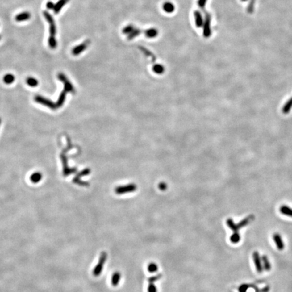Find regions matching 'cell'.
I'll list each match as a JSON object with an SVG mask.
<instances>
[{"label":"cell","mask_w":292,"mask_h":292,"mask_svg":"<svg viewBox=\"0 0 292 292\" xmlns=\"http://www.w3.org/2000/svg\"><path fill=\"white\" fill-rule=\"evenodd\" d=\"M3 82L6 84H11L14 81V77L12 74H7L3 77Z\"/></svg>","instance_id":"ac0fdd59"},{"label":"cell","mask_w":292,"mask_h":292,"mask_svg":"<svg viewBox=\"0 0 292 292\" xmlns=\"http://www.w3.org/2000/svg\"><path fill=\"white\" fill-rule=\"evenodd\" d=\"M148 270L149 273H154L158 271V265L156 264L154 262H151L149 263L148 266Z\"/></svg>","instance_id":"d6986e66"},{"label":"cell","mask_w":292,"mask_h":292,"mask_svg":"<svg viewBox=\"0 0 292 292\" xmlns=\"http://www.w3.org/2000/svg\"><path fill=\"white\" fill-rule=\"evenodd\" d=\"M279 211L281 214L283 215L288 216L290 217H292V208L288 207L286 205H283L280 207Z\"/></svg>","instance_id":"5bb4252c"},{"label":"cell","mask_w":292,"mask_h":292,"mask_svg":"<svg viewBox=\"0 0 292 292\" xmlns=\"http://www.w3.org/2000/svg\"><path fill=\"white\" fill-rule=\"evenodd\" d=\"M261 260L262 262V266L265 270L269 271V270L271 269V265H270V263L266 256H263Z\"/></svg>","instance_id":"9a60e30c"},{"label":"cell","mask_w":292,"mask_h":292,"mask_svg":"<svg viewBox=\"0 0 292 292\" xmlns=\"http://www.w3.org/2000/svg\"><path fill=\"white\" fill-rule=\"evenodd\" d=\"M292 108V98H290L289 99V101H288L286 104H285V106H283V112L285 113V114H287L288 112H289L290 111V110L291 108Z\"/></svg>","instance_id":"ffe728a7"},{"label":"cell","mask_w":292,"mask_h":292,"mask_svg":"<svg viewBox=\"0 0 292 292\" xmlns=\"http://www.w3.org/2000/svg\"><path fill=\"white\" fill-rule=\"evenodd\" d=\"M163 9L166 12L172 13L174 10V6L173 3L170 2H166L163 6Z\"/></svg>","instance_id":"2e32d148"},{"label":"cell","mask_w":292,"mask_h":292,"mask_svg":"<svg viewBox=\"0 0 292 292\" xmlns=\"http://www.w3.org/2000/svg\"><path fill=\"white\" fill-rule=\"evenodd\" d=\"M69 1V0H59L54 6V8H53V12H54V13L58 14L64 7V6Z\"/></svg>","instance_id":"8fae6325"},{"label":"cell","mask_w":292,"mask_h":292,"mask_svg":"<svg viewBox=\"0 0 292 292\" xmlns=\"http://www.w3.org/2000/svg\"><path fill=\"white\" fill-rule=\"evenodd\" d=\"M136 188L133 185H130V186H127L125 187H120L116 188V192L118 194H123L124 193H127V192H131L135 190Z\"/></svg>","instance_id":"9c48e42d"},{"label":"cell","mask_w":292,"mask_h":292,"mask_svg":"<svg viewBox=\"0 0 292 292\" xmlns=\"http://www.w3.org/2000/svg\"><path fill=\"white\" fill-rule=\"evenodd\" d=\"M211 16L209 14H206L205 21L204 22V28H203V34L205 37H208L211 35Z\"/></svg>","instance_id":"277c9868"},{"label":"cell","mask_w":292,"mask_h":292,"mask_svg":"<svg viewBox=\"0 0 292 292\" xmlns=\"http://www.w3.org/2000/svg\"><path fill=\"white\" fill-rule=\"evenodd\" d=\"M44 16L46 20L49 24V33H50V38H56V27L55 21L53 20V16L49 14L48 11L44 12Z\"/></svg>","instance_id":"3957f363"},{"label":"cell","mask_w":292,"mask_h":292,"mask_svg":"<svg viewBox=\"0 0 292 292\" xmlns=\"http://www.w3.org/2000/svg\"><path fill=\"white\" fill-rule=\"evenodd\" d=\"M194 16L195 19V24L198 27H202L204 24V21H203V18L202 16V14L200 12L196 10L194 12Z\"/></svg>","instance_id":"30bf717a"},{"label":"cell","mask_w":292,"mask_h":292,"mask_svg":"<svg viewBox=\"0 0 292 292\" xmlns=\"http://www.w3.org/2000/svg\"><path fill=\"white\" fill-rule=\"evenodd\" d=\"M41 179V174L40 173H35L31 176V181L33 183H37Z\"/></svg>","instance_id":"7402d4cb"},{"label":"cell","mask_w":292,"mask_h":292,"mask_svg":"<svg viewBox=\"0 0 292 292\" xmlns=\"http://www.w3.org/2000/svg\"><path fill=\"white\" fill-rule=\"evenodd\" d=\"M254 0H252L251 3H250L248 7V12L252 13L253 11V9H254Z\"/></svg>","instance_id":"d6a6232c"},{"label":"cell","mask_w":292,"mask_h":292,"mask_svg":"<svg viewBox=\"0 0 292 292\" xmlns=\"http://www.w3.org/2000/svg\"><path fill=\"white\" fill-rule=\"evenodd\" d=\"M0 40H1V37H0Z\"/></svg>","instance_id":"e575fe53"},{"label":"cell","mask_w":292,"mask_h":292,"mask_svg":"<svg viewBox=\"0 0 292 292\" xmlns=\"http://www.w3.org/2000/svg\"><path fill=\"white\" fill-rule=\"evenodd\" d=\"M161 277H162L161 274H158V275H156V276L151 277L148 279V282L149 283H154L155 281H157L160 279H161Z\"/></svg>","instance_id":"83f0119b"},{"label":"cell","mask_w":292,"mask_h":292,"mask_svg":"<svg viewBox=\"0 0 292 292\" xmlns=\"http://www.w3.org/2000/svg\"><path fill=\"white\" fill-rule=\"evenodd\" d=\"M273 240L275 241L277 248L279 250H283L284 248V244L282 240V237L279 233H275L273 235Z\"/></svg>","instance_id":"ba28073f"},{"label":"cell","mask_w":292,"mask_h":292,"mask_svg":"<svg viewBox=\"0 0 292 292\" xmlns=\"http://www.w3.org/2000/svg\"><path fill=\"white\" fill-rule=\"evenodd\" d=\"M107 256L108 255H107V253L106 252H102L101 253L100 257H99V262L98 264L96 265L93 270V275L95 277H98L102 273V270L104 269V264L106 261Z\"/></svg>","instance_id":"7a4b0ae2"},{"label":"cell","mask_w":292,"mask_h":292,"mask_svg":"<svg viewBox=\"0 0 292 292\" xmlns=\"http://www.w3.org/2000/svg\"><path fill=\"white\" fill-rule=\"evenodd\" d=\"M148 292H158L157 287H156L154 283H149L148 287Z\"/></svg>","instance_id":"4316f807"},{"label":"cell","mask_w":292,"mask_h":292,"mask_svg":"<svg viewBox=\"0 0 292 292\" xmlns=\"http://www.w3.org/2000/svg\"><path fill=\"white\" fill-rule=\"evenodd\" d=\"M31 18V14L29 12H22L18 14V15L16 16L15 19L18 22H23V21L24 20H27Z\"/></svg>","instance_id":"7c38bea8"},{"label":"cell","mask_w":292,"mask_h":292,"mask_svg":"<svg viewBox=\"0 0 292 292\" xmlns=\"http://www.w3.org/2000/svg\"><path fill=\"white\" fill-rule=\"evenodd\" d=\"M58 79L65 84V90L66 91H73L74 88L72 83L67 79L66 77L62 73L58 74Z\"/></svg>","instance_id":"8992f818"},{"label":"cell","mask_w":292,"mask_h":292,"mask_svg":"<svg viewBox=\"0 0 292 292\" xmlns=\"http://www.w3.org/2000/svg\"><path fill=\"white\" fill-rule=\"evenodd\" d=\"M145 35L149 38H154L158 35V31L155 28H149L147 30L145 33Z\"/></svg>","instance_id":"e0dca14e"},{"label":"cell","mask_w":292,"mask_h":292,"mask_svg":"<svg viewBox=\"0 0 292 292\" xmlns=\"http://www.w3.org/2000/svg\"><path fill=\"white\" fill-rule=\"evenodd\" d=\"M242 1H247V0H242Z\"/></svg>","instance_id":"836d02e7"},{"label":"cell","mask_w":292,"mask_h":292,"mask_svg":"<svg viewBox=\"0 0 292 292\" xmlns=\"http://www.w3.org/2000/svg\"><path fill=\"white\" fill-rule=\"evenodd\" d=\"M140 33H141L140 30L134 29L132 32H131V33L129 34V37H128V39H129V40H133V39L135 38V37L138 36V35L140 34Z\"/></svg>","instance_id":"484cf974"},{"label":"cell","mask_w":292,"mask_h":292,"mask_svg":"<svg viewBox=\"0 0 292 292\" xmlns=\"http://www.w3.org/2000/svg\"><path fill=\"white\" fill-rule=\"evenodd\" d=\"M54 6L55 4L52 2H48L47 3V4H46V7H47V8L49 10H53V8H54Z\"/></svg>","instance_id":"1f68e13d"},{"label":"cell","mask_w":292,"mask_h":292,"mask_svg":"<svg viewBox=\"0 0 292 292\" xmlns=\"http://www.w3.org/2000/svg\"><path fill=\"white\" fill-rule=\"evenodd\" d=\"M48 44H49V46L52 49H56L57 47V41L56 40V38L49 37Z\"/></svg>","instance_id":"d4e9b609"},{"label":"cell","mask_w":292,"mask_h":292,"mask_svg":"<svg viewBox=\"0 0 292 292\" xmlns=\"http://www.w3.org/2000/svg\"><path fill=\"white\" fill-rule=\"evenodd\" d=\"M240 236L239 233H233L232 236L230 237V241L232 242L233 244H237L240 241Z\"/></svg>","instance_id":"44dd1931"},{"label":"cell","mask_w":292,"mask_h":292,"mask_svg":"<svg viewBox=\"0 0 292 292\" xmlns=\"http://www.w3.org/2000/svg\"><path fill=\"white\" fill-rule=\"evenodd\" d=\"M153 70L154 72L157 74H162L165 71V68L161 65H156L153 67Z\"/></svg>","instance_id":"603a6c76"},{"label":"cell","mask_w":292,"mask_h":292,"mask_svg":"<svg viewBox=\"0 0 292 292\" xmlns=\"http://www.w3.org/2000/svg\"><path fill=\"white\" fill-rule=\"evenodd\" d=\"M253 260H254V262L255 264V266L257 272L261 273L263 270V266L261 256H260V254H258V252H254L253 253Z\"/></svg>","instance_id":"5b68a950"},{"label":"cell","mask_w":292,"mask_h":292,"mask_svg":"<svg viewBox=\"0 0 292 292\" xmlns=\"http://www.w3.org/2000/svg\"><path fill=\"white\" fill-rule=\"evenodd\" d=\"M27 83L31 87H36L38 85L37 80L35 79V78H33V77L28 78V79H27Z\"/></svg>","instance_id":"cb8c5ba5"},{"label":"cell","mask_w":292,"mask_h":292,"mask_svg":"<svg viewBox=\"0 0 292 292\" xmlns=\"http://www.w3.org/2000/svg\"><path fill=\"white\" fill-rule=\"evenodd\" d=\"M89 44H90V41H86L83 42V44L77 45V46H76V47H74L73 49V50H72L73 54L74 56L79 55L81 53H82L83 51L85 50V49H86L88 47Z\"/></svg>","instance_id":"52a82bcc"},{"label":"cell","mask_w":292,"mask_h":292,"mask_svg":"<svg viewBox=\"0 0 292 292\" xmlns=\"http://www.w3.org/2000/svg\"><path fill=\"white\" fill-rule=\"evenodd\" d=\"M206 2H207V0H198V6L199 8H204Z\"/></svg>","instance_id":"4dcf8cb0"},{"label":"cell","mask_w":292,"mask_h":292,"mask_svg":"<svg viewBox=\"0 0 292 292\" xmlns=\"http://www.w3.org/2000/svg\"><path fill=\"white\" fill-rule=\"evenodd\" d=\"M249 287H250V286H249V285H248V284L241 285V286H240V287H239V291L240 292H246V291L248 290V289Z\"/></svg>","instance_id":"f546056e"},{"label":"cell","mask_w":292,"mask_h":292,"mask_svg":"<svg viewBox=\"0 0 292 292\" xmlns=\"http://www.w3.org/2000/svg\"><path fill=\"white\" fill-rule=\"evenodd\" d=\"M133 30H134L133 27L131 26V25H129V26H127V27H126L125 28H124L123 31V33L129 34V33H131V32H132Z\"/></svg>","instance_id":"f1b7e54d"},{"label":"cell","mask_w":292,"mask_h":292,"mask_svg":"<svg viewBox=\"0 0 292 292\" xmlns=\"http://www.w3.org/2000/svg\"><path fill=\"white\" fill-rule=\"evenodd\" d=\"M254 219V216L253 215H250L246 217V218L244 219V220H242L241 221H240L238 224H236L232 219H229L227 220V224L230 229L233 231V233H239V230L241 228L248 225V224Z\"/></svg>","instance_id":"6da1fadb"},{"label":"cell","mask_w":292,"mask_h":292,"mask_svg":"<svg viewBox=\"0 0 292 292\" xmlns=\"http://www.w3.org/2000/svg\"><path fill=\"white\" fill-rule=\"evenodd\" d=\"M121 278V275L119 272H115L113 274L111 279V283L113 286H117L119 285Z\"/></svg>","instance_id":"4fadbf2b"}]
</instances>
